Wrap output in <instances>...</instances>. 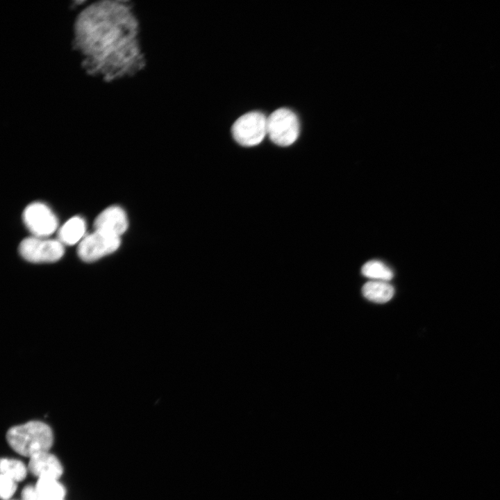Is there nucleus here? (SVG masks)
<instances>
[{
  "instance_id": "obj_1",
  "label": "nucleus",
  "mask_w": 500,
  "mask_h": 500,
  "mask_svg": "<svg viewBox=\"0 0 500 500\" xmlns=\"http://www.w3.org/2000/svg\"><path fill=\"white\" fill-rule=\"evenodd\" d=\"M71 40L83 72L106 83L133 77L146 66L140 22L130 1L84 5L74 19Z\"/></svg>"
},
{
  "instance_id": "obj_2",
  "label": "nucleus",
  "mask_w": 500,
  "mask_h": 500,
  "mask_svg": "<svg viewBox=\"0 0 500 500\" xmlns=\"http://www.w3.org/2000/svg\"><path fill=\"white\" fill-rule=\"evenodd\" d=\"M6 438L15 451L28 458L49 451L53 442L51 428L40 421H30L11 427Z\"/></svg>"
},
{
  "instance_id": "obj_3",
  "label": "nucleus",
  "mask_w": 500,
  "mask_h": 500,
  "mask_svg": "<svg viewBox=\"0 0 500 500\" xmlns=\"http://www.w3.org/2000/svg\"><path fill=\"white\" fill-rule=\"evenodd\" d=\"M233 139L241 146L260 144L267 135V117L260 111H251L239 117L231 127Z\"/></svg>"
},
{
  "instance_id": "obj_4",
  "label": "nucleus",
  "mask_w": 500,
  "mask_h": 500,
  "mask_svg": "<svg viewBox=\"0 0 500 500\" xmlns=\"http://www.w3.org/2000/svg\"><path fill=\"white\" fill-rule=\"evenodd\" d=\"M299 135V119L291 110L281 108L267 117V135L274 144L281 147L291 145Z\"/></svg>"
},
{
  "instance_id": "obj_5",
  "label": "nucleus",
  "mask_w": 500,
  "mask_h": 500,
  "mask_svg": "<svg viewBox=\"0 0 500 500\" xmlns=\"http://www.w3.org/2000/svg\"><path fill=\"white\" fill-rule=\"evenodd\" d=\"M21 256L32 262H51L64 254L62 244L58 240L32 237L24 239L19 247Z\"/></svg>"
},
{
  "instance_id": "obj_6",
  "label": "nucleus",
  "mask_w": 500,
  "mask_h": 500,
  "mask_svg": "<svg viewBox=\"0 0 500 500\" xmlns=\"http://www.w3.org/2000/svg\"><path fill=\"white\" fill-rule=\"evenodd\" d=\"M119 244V237L95 231L85 237L80 242L78 254L83 260L92 262L114 252Z\"/></svg>"
},
{
  "instance_id": "obj_7",
  "label": "nucleus",
  "mask_w": 500,
  "mask_h": 500,
  "mask_svg": "<svg viewBox=\"0 0 500 500\" xmlns=\"http://www.w3.org/2000/svg\"><path fill=\"white\" fill-rule=\"evenodd\" d=\"M24 222L28 229L38 238L52 234L58 226V220L49 208L40 202L29 204L24 210Z\"/></svg>"
},
{
  "instance_id": "obj_8",
  "label": "nucleus",
  "mask_w": 500,
  "mask_h": 500,
  "mask_svg": "<svg viewBox=\"0 0 500 500\" xmlns=\"http://www.w3.org/2000/svg\"><path fill=\"white\" fill-rule=\"evenodd\" d=\"M128 226L124 210L117 206H110L101 212L94 222L95 231L105 232L119 237Z\"/></svg>"
},
{
  "instance_id": "obj_9",
  "label": "nucleus",
  "mask_w": 500,
  "mask_h": 500,
  "mask_svg": "<svg viewBox=\"0 0 500 500\" xmlns=\"http://www.w3.org/2000/svg\"><path fill=\"white\" fill-rule=\"evenodd\" d=\"M28 469L38 478L58 479L63 472L60 460L49 451L41 452L30 457Z\"/></svg>"
},
{
  "instance_id": "obj_10",
  "label": "nucleus",
  "mask_w": 500,
  "mask_h": 500,
  "mask_svg": "<svg viewBox=\"0 0 500 500\" xmlns=\"http://www.w3.org/2000/svg\"><path fill=\"white\" fill-rule=\"evenodd\" d=\"M362 292L367 299L375 303H383L392 298L394 290L387 281H371L363 285Z\"/></svg>"
},
{
  "instance_id": "obj_11",
  "label": "nucleus",
  "mask_w": 500,
  "mask_h": 500,
  "mask_svg": "<svg viewBox=\"0 0 500 500\" xmlns=\"http://www.w3.org/2000/svg\"><path fill=\"white\" fill-rule=\"evenodd\" d=\"M35 488L38 500H65V489L58 479L38 478Z\"/></svg>"
},
{
  "instance_id": "obj_12",
  "label": "nucleus",
  "mask_w": 500,
  "mask_h": 500,
  "mask_svg": "<svg viewBox=\"0 0 500 500\" xmlns=\"http://www.w3.org/2000/svg\"><path fill=\"white\" fill-rule=\"evenodd\" d=\"M85 231V221L74 217L66 222L58 232L59 241L62 244L72 245L82 238Z\"/></svg>"
},
{
  "instance_id": "obj_13",
  "label": "nucleus",
  "mask_w": 500,
  "mask_h": 500,
  "mask_svg": "<svg viewBox=\"0 0 500 500\" xmlns=\"http://www.w3.org/2000/svg\"><path fill=\"white\" fill-rule=\"evenodd\" d=\"M361 272L367 278L374 281H388L393 278V272L385 263L379 260L367 262L362 267Z\"/></svg>"
},
{
  "instance_id": "obj_14",
  "label": "nucleus",
  "mask_w": 500,
  "mask_h": 500,
  "mask_svg": "<svg viewBox=\"0 0 500 500\" xmlns=\"http://www.w3.org/2000/svg\"><path fill=\"white\" fill-rule=\"evenodd\" d=\"M1 474L5 475L17 483L23 481L27 474L28 469L19 460L4 458L1 460Z\"/></svg>"
},
{
  "instance_id": "obj_15",
  "label": "nucleus",
  "mask_w": 500,
  "mask_h": 500,
  "mask_svg": "<svg viewBox=\"0 0 500 500\" xmlns=\"http://www.w3.org/2000/svg\"><path fill=\"white\" fill-rule=\"evenodd\" d=\"M17 482L13 479L1 474L0 496L2 500H8L17 489Z\"/></svg>"
},
{
  "instance_id": "obj_16",
  "label": "nucleus",
  "mask_w": 500,
  "mask_h": 500,
  "mask_svg": "<svg viewBox=\"0 0 500 500\" xmlns=\"http://www.w3.org/2000/svg\"><path fill=\"white\" fill-rule=\"evenodd\" d=\"M22 500H38L35 486L27 485L22 492Z\"/></svg>"
}]
</instances>
